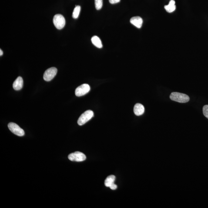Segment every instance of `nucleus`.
Listing matches in <instances>:
<instances>
[{
	"label": "nucleus",
	"mask_w": 208,
	"mask_h": 208,
	"mask_svg": "<svg viewBox=\"0 0 208 208\" xmlns=\"http://www.w3.org/2000/svg\"><path fill=\"white\" fill-rule=\"evenodd\" d=\"M3 52L2 50L1 49V50H0V55H1V56H2V55H3Z\"/></svg>",
	"instance_id": "6ab92c4d"
},
{
	"label": "nucleus",
	"mask_w": 208,
	"mask_h": 208,
	"mask_svg": "<svg viewBox=\"0 0 208 208\" xmlns=\"http://www.w3.org/2000/svg\"><path fill=\"white\" fill-rule=\"evenodd\" d=\"M90 90L88 84H84L78 87L75 90V95L77 96H82L88 93Z\"/></svg>",
	"instance_id": "0eeeda50"
},
{
	"label": "nucleus",
	"mask_w": 208,
	"mask_h": 208,
	"mask_svg": "<svg viewBox=\"0 0 208 208\" xmlns=\"http://www.w3.org/2000/svg\"><path fill=\"white\" fill-rule=\"evenodd\" d=\"M133 111L135 114L136 116H141L145 112V108L142 104L137 103L135 105Z\"/></svg>",
	"instance_id": "1a4fd4ad"
},
{
	"label": "nucleus",
	"mask_w": 208,
	"mask_h": 208,
	"mask_svg": "<svg viewBox=\"0 0 208 208\" xmlns=\"http://www.w3.org/2000/svg\"><path fill=\"white\" fill-rule=\"evenodd\" d=\"M176 2L174 0H170L168 5H165L164 8L166 11L169 13H172L176 9Z\"/></svg>",
	"instance_id": "9b49d317"
},
{
	"label": "nucleus",
	"mask_w": 208,
	"mask_h": 208,
	"mask_svg": "<svg viewBox=\"0 0 208 208\" xmlns=\"http://www.w3.org/2000/svg\"><path fill=\"white\" fill-rule=\"evenodd\" d=\"M92 43L94 45L98 48H101L102 47V41H101L99 37L95 35L92 37Z\"/></svg>",
	"instance_id": "f8f14e48"
},
{
	"label": "nucleus",
	"mask_w": 208,
	"mask_h": 208,
	"mask_svg": "<svg viewBox=\"0 0 208 208\" xmlns=\"http://www.w3.org/2000/svg\"><path fill=\"white\" fill-rule=\"evenodd\" d=\"M81 8V7L79 5L75 6L74 8L73 12H72V18H75V19L78 18L80 12Z\"/></svg>",
	"instance_id": "4468645a"
},
{
	"label": "nucleus",
	"mask_w": 208,
	"mask_h": 208,
	"mask_svg": "<svg viewBox=\"0 0 208 208\" xmlns=\"http://www.w3.org/2000/svg\"><path fill=\"white\" fill-rule=\"evenodd\" d=\"M57 72V69L55 67L47 69L44 74V79L46 82H49L53 79Z\"/></svg>",
	"instance_id": "423d86ee"
},
{
	"label": "nucleus",
	"mask_w": 208,
	"mask_h": 208,
	"mask_svg": "<svg viewBox=\"0 0 208 208\" xmlns=\"http://www.w3.org/2000/svg\"><path fill=\"white\" fill-rule=\"evenodd\" d=\"M94 116V112L90 110H87L79 117L78 120V124L80 126L85 124Z\"/></svg>",
	"instance_id": "f03ea898"
},
{
	"label": "nucleus",
	"mask_w": 208,
	"mask_h": 208,
	"mask_svg": "<svg viewBox=\"0 0 208 208\" xmlns=\"http://www.w3.org/2000/svg\"><path fill=\"white\" fill-rule=\"evenodd\" d=\"M115 179H116V177L113 175H111V176H108L105 180V186L107 187H110L111 185L114 183Z\"/></svg>",
	"instance_id": "ddd939ff"
},
{
	"label": "nucleus",
	"mask_w": 208,
	"mask_h": 208,
	"mask_svg": "<svg viewBox=\"0 0 208 208\" xmlns=\"http://www.w3.org/2000/svg\"><path fill=\"white\" fill-rule=\"evenodd\" d=\"M8 126L10 130L17 136H22L25 134L23 129L14 122H10L8 123Z\"/></svg>",
	"instance_id": "20e7f679"
},
{
	"label": "nucleus",
	"mask_w": 208,
	"mask_h": 208,
	"mask_svg": "<svg viewBox=\"0 0 208 208\" xmlns=\"http://www.w3.org/2000/svg\"><path fill=\"white\" fill-rule=\"evenodd\" d=\"M109 3L111 4H115L120 2V0H109Z\"/></svg>",
	"instance_id": "f3484780"
},
{
	"label": "nucleus",
	"mask_w": 208,
	"mask_h": 208,
	"mask_svg": "<svg viewBox=\"0 0 208 208\" xmlns=\"http://www.w3.org/2000/svg\"><path fill=\"white\" fill-rule=\"evenodd\" d=\"M23 86V80L21 76L18 77L13 84V88L15 90H19Z\"/></svg>",
	"instance_id": "9d476101"
},
{
	"label": "nucleus",
	"mask_w": 208,
	"mask_h": 208,
	"mask_svg": "<svg viewBox=\"0 0 208 208\" xmlns=\"http://www.w3.org/2000/svg\"><path fill=\"white\" fill-rule=\"evenodd\" d=\"M95 8L98 10L102 8V0H95Z\"/></svg>",
	"instance_id": "2eb2a0df"
},
{
	"label": "nucleus",
	"mask_w": 208,
	"mask_h": 208,
	"mask_svg": "<svg viewBox=\"0 0 208 208\" xmlns=\"http://www.w3.org/2000/svg\"><path fill=\"white\" fill-rule=\"evenodd\" d=\"M109 188L112 190H115L117 188V186L116 184H115V183H114L111 185Z\"/></svg>",
	"instance_id": "a211bd4d"
},
{
	"label": "nucleus",
	"mask_w": 208,
	"mask_h": 208,
	"mask_svg": "<svg viewBox=\"0 0 208 208\" xmlns=\"http://www.w3.org/2000/svg\"><path fill=\"white\" fill-rule=\"evenodd\" d=\"M130 22L138 28H140L143 24V19L140 17H133L131 18Z\"/></svg>",
	"instance_id": "6e6552de"
},
{
	"label": "nucleus",
	"mask_w": 208,
	"mask_h": 208,
	"mask_svg": "<svg viewBox=\"0 0 208 208\" xmlns=\"http://www.w3.org/2000/svg\"><path fill=\"white\" fill-rule=\"evenodd\" d=\"M68 159L72 161L81 162L86 159V156L83 153L79 152H75L68 155Z\"/></svg>",
	"instance_id": "39448f33"
},
{
	"label": "nucleus",
	"mask_w": 208,
	"mask_h": 208,
	"mask_svg": "<svg viewBox=\"0 0 208 208\" xmlns=\"http://www.w3.org/2000/svg\"><path fill=\"white\" fill-rule=\"evenodd\" d=\"M203 114L208 119V105H205L203 108Z\"/></svg>",
	"instance_id": "dca6fc26"
},
{
	"label": "nucleus",
	"mask_w": 208,
	"mask_h": 208,
	"mask_svg": "<svg viewBox=\"0 0 208 208\" xmlns=\"http://www.w3.org/2000/svg\"><path fill=\"white\" fill-rule=\"evenodd\" d=\"M54 25L58 29H61L65 27V21L63 15L57 14L54 16L53 19Z\"/></svg>",
	"instance_id": "7ed1b4c3"
},
{
	"label": "nucleus",
	"mask_w": 208,
	"mask_h": 208,
	"mask_svg": "<svg viewBox=\"0 0 208 208\" xmlns=\"http://www.w3.org/2000/svg\"><path fill=\"white\" fill-rule=\"evenodd\" d=\"M170 98L172 100L180 103H185L190 100L188 95L178 92H172L170 95Z\"/></svg>",
	"instance_id": "f257e3e1"
}]
</instances>
